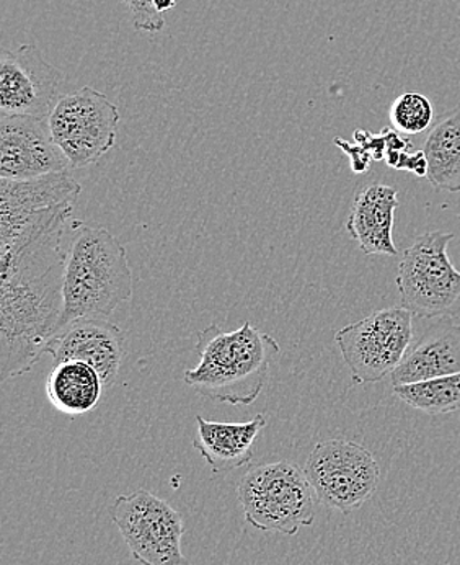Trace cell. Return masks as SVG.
Wrapping results in <instances>:
<instances>
[{
  "mask_svg": "<svg viewBox=\"0 0 460 565\" xmlns=\"http://www.w3.org/2000/svg\"><path fill=\"white\" fill-rule=\"evenodd\" d=\"M51 135L73 169H85L114 149L118 136V107L95 88L63 95L51 111Z\"/></svg>",
  "mask_w": 460,
  "mask_h": 565,
  "instance_id": "cell-9",
  "label": "cell"
},
{
  "mask_svg": "<svg viewBox=\"0 0 460 565\" xmlns=\"http://www.w3.org/2000/svg\"><path fill=\"white\" fill-rule=\"evenodd\" d=\"M304 471L319 502L345 515L373 499L381 479L373 452L350 440L317 444Z\"/></svg>",
  "mask_w": 460,
  "mask_h": 565,
  "instance_id": "cell-7",
  "label": "cell"
},
{
  "mask_svg": "<svg viewBox=\"0 0 460 565\" xmlns=\"http://www.w3.org/2000/svg\"><path fill=\"white\" fill-rule=\"evenodd\" d=\"M104 390L100 374L90 364L77 360L56 363L46 380L51 405L71 417L94 411Z\"/></svg>",
  "mask_w": 460,
  "mask_h": 565,
  "instance_id": "cell-16",
  "label": "cell"
},
{
  "mask_svg": "<svg viewBox=\"0 0 460 565\" xmlns=\"http://www.w3.org/2000/svg\"><path fill=\"white\" fill-rule=\"evenodd\" d=\"M422 154L429 185L436 192H460V104L431 126Z\"/></svg>",
  "mask_w": 460,
  "mask_h": 565,
  "instance_id": "cell-17",
  "label": "cell"
},
{
  "mask_svg": "<svg viewBox=\"0 0 460 565\" xmlns=\"http://www.w3.org/2000/svg\"><path fill=\"white\" fill-rule=\"evenodd\" d=\"M132 13L136 30L156 33L165 25V13L176 6L179 0H122Z\"/></svg>",
  "mask_w": 460,
  "mask_h": 565,
  "instance_id": "cell-20",
  "label": "cell"
},
{
  "mask_svg": "<svg viewBox=\"0 0 460 565\" xmlns=\"http://www.w3.org/2000/svg\"><path fill=\"white\" fill-rule=\"evenodd\" d=\"M398 204L397 190L384 183H373L357 192L347 216L346 231L364 254L397 257L392 231Z\"/></svg>",
  "mask_w": 460,
  "mask_h": 565,
  "instance_id": "cell-14",
  "label": "cell"
},
{
  "mask_svg": "<svg viewBox=\"0 0 460 565\" xmlns=\"http://www.w3.org/2000/svg\"><path fill=\"white\" fill-rule=\"evenodd\" d=\"M248 525L295 536L315 522V490L304 469L288 461L255 466L238 484Z\"/></svg>",
  "mask_w": 460,
  "mask_h": 565,
  "instance_id": "cell-4",
  "label": "cell"
},
{
  "mask_svg": "<svg viewBox=\"0 0 460 565\" xmlns=\"http://www.w3.org/2000/svg\"><path fill=\"white\" fill-rule=\"evenodd\" d=\"M63 71L44 60L39 47L23 44L0 54V111L12 117L50 118L60 100Z\"/></svg>",
  "mask_w": 460,
  "mask_h": 565,
  "instance_id": "cell-10",
  "label": "cell"
},
{
  "mask_svg": "<svg viewBox=\"0 0 460 565\" xmlns=\"http://www.w3.org/2000/svg\"><path fill=\"white\" fill-rule=\"evenodd\" d=\"M73 169L51 135L50 120L2 115L0 179L32 180Z\"/></svg>",
  "mask_w": 460,
  "mask_h": 565,
  "instance_id": "cell-11",
  "label": "cell"
},
{
  "mask_svg": "<svg viewBox=\"0 0 460 565\" xmlns=\"http://www.w3.org/2000/svg\"><path fill=\"white\" fill-rule=\"evenodd\" d=\"M110 516L139 564L190 565L182 551L185 523L165 500L149 490L119 495Z\"/></svg>",
  "mask_w": 460,
  "mask_h": 565,
  "instance_id": "cell-8",
  "label": "cell"
},
{
  "mask_svg": "<svg viewBox=\"0 0 460 565\" xmlns=\"http://www.w3.org/2000/svg\"><path fill=\"white\" fill-rule=\"evenodd\" d=\"M197 435L194 449L217 475H227L242 466L250 465L257 438L267 427L265 415L240 424L211 422L196 415Z\"/></svg>",
  "mask_w": 460,
  "mask_h": 565,
  "instance_id": "cell-15",
  "label": "cell"
},
{
  "mask_svg": "<svg viewBox=\"0 0 460 565\" xmlns=\"http://www.w3.org/2000/svg\"><path fill=\"white\" fill-rule=\"evenodd\" d=\"M454 234L428 231L405 248L398 264L397 288L402 308L420 319L460 315V271L449 260Z\"/></svg>",
  "mask_w": 460,
  "mask_h": 565,
  "instance_id": "cell-5",
  "label": "cell"
},
{
  "mask_svg": "<svg viewBox=\"0 0 460 565\" xmlns=\"http://www.w3.org/2000/svg\"><path fill=\"white\" fill-rule=\"evenodd\" d=\"M388 118L400 135H420L435 121V108L425 95L408 92L392 104Z\"/></svg>",
  "mask_w": 460,
  "mask_h": 565,
  "instance_id": "cell-19",
  "label": "cell"
},
{
  "mask_svg": "<svg viewBox=\"0 0 460 565\" xmlns=\"http://www.w3.org/2000/svg\"><path fill=\"white\" fill-rule=\"evenodd\" d=\"M74 207H53L0 230V377L33 370L64 327L63 241Z\"/></svg>",
  "mask_w": 460,
  "mask_h": 565,
  "instance_id": "cell-1",
  "label": "cell"
},
{
  "mask_svg": "<svg viewBox=\"0 0 460 565\" xmlns=\"http://www.w3.org/2000/svg\"><path fill=\"white\" fill-rule=\"evenodd\" d=\"M125 342L126 333L108 319H76L66 323L47 343L46 355L53 356L56 363L77 360L90 364L108 390L118 380Z\"/></svg>",
  "mask_w": 460,
  "mask_h": 565,
  "instance_id": "cell-12",
  "label": "cell"
},
{
  "mask_svg": "<svg viewBox=\"0 0 460 565\" xmlns=\"http://www.w3.org/2000/svg\"><path fill=\"white\" fill-rule=\"evenodd\" d=\"M459 221H460V216H459Z\"/></svg>",
  "mask_w": 460,
  "mask_h": 565,
  "instance_id": "cell-22",
  "label": "cell"
},
{
  "mask_svg": "<svg viewBox=\"0 0 460 565\" xmlns=\"http://www.w3.org/2000/svg\"><path fill=\"white\" fill-rule=\"evenodd\" d=\"M200 363L183 381L200 396L217 403L250 405L267 386L269 367L279 353L278 340L244 322L234 332L211 323L196 333Z\"/></svg>",
  "mask_w": 460,
  "mask_h": 565,
  "instance_id": "cell-2",
  "label": "cell"
},
{
  "mask_svg": "<svg viewBox=\"0 0 460 565\" xmlns=\"http://www.w3.org/2000/svg\"><path fill=\"white\" fill-rule=\"evenodd\" d=\"M394 394L425 414H452L460 411V373L395 386Z\"/></svg>",
  "mask_w": 460,
  "mask_h": 565,
  "instance_id": "cell-18",
  "label": "cell"
},
{
  "mask_svg": "<svg viewBox=\"0 0 460 565\" xmlns=\"http://www.w3.org/2000/svg\"><path fill=\"white\" fill-rule=\"evenodd\" d=\"M64 326L84 318L108 319L131 299L128 254L105 227L76 223L64 265Z\"/></svg>",
  "mask_w": 460,
  "mask_h": 565,
  "instance_id": "cell-3",
  "label": "cell"
},
{
  "mask_svg": "<svg viewBox=\"0 0 460 565\" xmlns=\"http://www.w3.org/2000/svg\"><path fill=\"white\" fill-rule=\"evenodd\" d=\"M414 315L402 306L381 309L335 333L353 383L371 384L394 373L410 349Z\"/></svg>",
  "mask_w": 460,
  "mask_h": 565,
  "instance_id": "cell-6",
  "label": "cell"
},
{
  "mask_svg": "<svg viewBox=\"0 0 460 565\" xmlns=\"http://www.w3.org/2000/svg\"><path fill=\"white\" fill-rule=\"evenodd\" d=\"M460 373V326L441 318L422 332L391 374L392 386Z\"/></svg>",
  "mask_w": 460,
  "mask_h": 565,
  "instance_id": "cell-13",
  "label": "cell"
},
{
  "mask_svg": "<svg viewBox=\"0 0 460 565\" xmlns=\"http://www.w3.org/2000/svg\"><path fill=\"white\" fill-rule=\"evenodd\" d=\"M335 145L350 156L351 169H353L354 172H366V170L370 169L371 156L367 154L360 145L353 146L350 145V142L342 141L340 138H335Z\"/></svg>",
  "mask_w": 460,
  "mask_h": 565,
  "instance_id": "cell-21",
  "label": "cell"
}]
</instances>
